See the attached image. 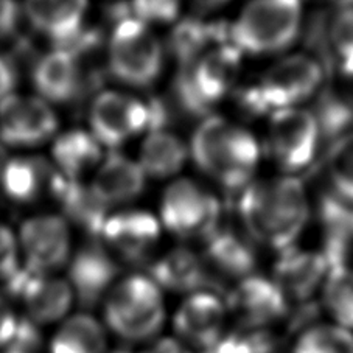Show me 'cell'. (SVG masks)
<instances>
[{
    "label": "cell",
    "instance_id": "obj_1",
    "mask_svg": "<svg viewBox=\"0 0 353 353\" xmlns=\"http://www.w3.org/2000/svg\"><path fill=\"white\" fill-rule=\"evenodd\" d=\"M240 216L248 234L274 251L293 248L310 216L305 187L291 174L252 181L240 192Z\"/></svg>",
    "mask_w": 353,
    "mask_h": 353
},
{
    "label": "cell",
    "instance_id": "obj_2",
    "mask_svg": "<svg viewBox=\"0 0 353 353\" xmlns=\"http://www.w3.org/2000/svg\"><path fill=\"white\" fill-rule=\"evenodd\" d=\"M188 153L207 178L230 192H243L251 184L261 156L257 139L246 128L220 115L201 121Z\"/></svg>",
    "mask_w": 353,
    "mask_h": 353
},
{
    "label": "cell",
    "instance_id": "obj_3",
    "mask_svg": "<svg viewBox=\"0 0 353 353\" xmlns=\"http://www.w3.org/2000/svg\"><path fill=\"white\" fill-rule=\"evenodd\" d=\"M301 23V0H249L229 27V39L241 54H274L293 44Z\"/></svg>",
    "mask_w": 353,
    "mask_h": 353
},
{
    "label": "cell",
    "instance_id": "obj_4",
    "mask_svg": "<svg viewBox=\"0 0 353 353\" xmlns=\"http://www.w3.org/2000/svg\"><path fill=\"white\" fill-rule=\"evenodd\" d=\"M106 325L126 341H147L165 321L162 290L150 276L134 274L114 283L105 297Z\"/></svg>",
    "mask_w": 353,
    "mask_h": 353
},
{
    "label": "cell",
    "instance_id": "obj_5",
    "mask_svg": "<svg viewBox=\"0 0 353 353\" xmlns=\"http://www.w3.org/2000/svg\"><path fill=\"white\" fill-rule=\"evenodd\" d=\"M324 72L313 57L294 53L276 61L246 92L248 106L254 112L272 114L299 108L318 92Z\"/></svg>",
    "mask_w": 353,
    "mask_h": 353
},
{
    "label": "cell",
    "instance_id": "obj_6",
    "mask_svg": "<svg viewBox=\"0 0 353 353\" xmlns=\"http://www.w3.org/2000/svg\"><path fill=\"white\" fill-rule=\"evenodd\" d=\"M243 54L232 42L207 48L181 64L179 97L194 112H205L234 89Z\"/></svg>",
    "mask_w": 353,
    "mask_h": 353
},
{
    "label": "cell",
    "instance_id": "obj_7",
    "mask_svg": "<svg viewBox=\"0 0 353 353\" xmlns=\"http://www.w3.org/2000/svg\"><path fill=\"white\" fill-rule=\"evenodd\" d=\"M163 47L150 26L131 14L115 23L108 41V70L134 88H147L159 78Z\"/></svg>",
    "mask_w": 353,
    "mask_h": 353
},
{
    "label": "cell",
    "instance_id": "obj_8",
    "mask_svg": "<svg viewBox=\"0 0 353 353\" xmlns=\"http://www.w3.org/2000/svg\"><path fill=\"white\" fill-rule=\"evenodd\" d=\"M159 108L137 97L103 90L90 106L89 123L101 147L117 148L143 131L161 128Z\"/></svg>",
    "mask_w": 353,
    "mask_h": 353
},
{
    "label": "cell",
    "instance_id": "obj_9",
    "mask_svg": "<svg viewBox=\"0 0 353 353\" xmlns=\"http://www.w3.org/2000/svg\"><path fill=\"white\" fill-rule=\"evenodd\" d=\"M319 137V119L308 109L288 108L270 115L268 148L283 174L294 176L312 163Z\"/></svg>",
    "mask_w": 353,
    "mask_h": 353
},
{
    "label": "cell",
    "instance_id": "obj_10",
    "mask_svg": "<svg viewBox=\"0 0 353 353\" xmlns=\"http://www.w3.org/2000/svg\"><path fill=\"white\" fill-rule=\"evenodd\" d=\"M220 204L210 192L192 179H174L161 201V224L181 239H207L216 230Z\"/></svg>",
    "mask_w": 353,
    "mask_h": 353
},
{
    "label": "cell",
    "instance_id": "obj_11",
    "mask_svg": "<svg viewBox=\"0 0 353 353\" xmlns=\"http://www.w3.org/2000/svg\"><path fill=\"white\" fill-rule=\"evenodd\" d=\"M8 290L22 301L28 321L34 325L63 322L74 303V291L67 280L36 274L21 266L8 280Z\"/></svg>",
    "mask_w": 353,
    "mask_h": 353
},
{
    "label": "cell",
    "instance_id": "obj_12",
    "mask_svg": "<svg viewBox=\"0 0 353 353\" xmlns=\"http://www.w3.org/2000/svg\"><path fill=\"white\" fill-rule=\"evenodd\" d=\"M58 130V119L47 101L11 94L0 103V142L11 147H34Z\"/></svg>",
    "mask_w": 353,
    "mask_h": 353
},
{
    "label": "cell",
    "instance_id": "obj_13",
    "mask_svg": "<svg viewBox=\"0 0 353 353\" xmlns=\"http://www.w3.org/2000/svg\"><path fill=\"white\" fill-rule=\"evenodd\" d=\"M21 245L27 270L50 276L52 271L59 270L69 260V228L57 215L30 218L21 228Z\"/></svg>",
    "mask_w": 353,
    "mask_h": 353
},
{
    "label": "cell",
    "instance_id": "obj_14",
    "mask_svg": "<svg viewBox=\"0 0 353 353\" xmlns=\"http://www.w3.org/2000/svg\"><path fill=\"white\" fill-rule=\"evenodd\" d=\"M228 308L241 328L255 330L282 319L288 313V301L274 280L251 274L230 290Z\"/></svg>",
    "mask_w": 353,
    "mask_h": 353
},
{
    "label": "cell",
    "instance_id": "obj_15",
    "mask_svg": "<svg viewBox=\"0 0 353 353\" xmlns=\"http://www.w3.org/2000/svg\"><path fill=\"white\" fill-rule=\"evenodd\" d=\"M162 224L145 210H123L111 215L101 230V240L128 261H142L154 252Z\"/></svg>",
    "mask_w": 353,
    "mask_h": 353
},
{
    "label": "cell",
    "instance_id": "obj_16",
    "mask_svg": "<svg viewBox=\"0 0 353 353\" xmlns=\"http://www.w3.org/2000/svg\"><path fill=\"white\" fill-rule=\"evenodd\" d=\"M226 305L212 291L193 293L182 302L174 314L173 325L181 339L201 352L223 338Z\"/></svg>",
    "mask_w": 353,
    "mask_h": 353
},
{
    "label": "cell",
    "instance_id": "obj_17",
    "mask_svg": "<svg viewBox=\"0 0 353 353\" xmlns=\"http://www.w3.org/2000/svg\"><path fill=\"white\" fill-rule=\"evenodd\" d=\"M117 277V265L100 241H89L72 260L69 283L81 305L94 307L106 297Z\"/></svg>",
    "mask_w": 353,
    "mask_h": 353
},
{
    "label": "cell",
    "instance_id": "obj_18",
    "mask_svg": "<svg viewBox=\"0 0 353 353\" xmlns=\"http://www.w3.org/2000/svg\"><path fill=\"white\" fill-rule=\"evenodd\" d=\"M279 254L280 257L274 266V282L287 301H308L316 290L324 285L328 272L325 254L305 251L296 246Z\"/></svg>",
    "mask_w": 353,
    "mask_h": 353
},
{
    "label": "cell",
    "instance_id": "obj_19",
    "mask_svg": "<svg viewBox=\"0 0 353 353\" xmlns=\"http://www.w3.org/2000/svg\"><path fill=\"white\" fill-rule=\"evenodd\" d=\"M33 83L44 101L53 103L78 100V97L86 90V81L78 59L61 48H54L36 63Z\"/></svg>",
    "mask_w": 353,
    "mask_h": 353
},
{
    "label": "cell",
    "instance_id": "obj_20",
    "mask_svg": "<svg viewBox=\"0 0 353 353\" xmlns=\"http://www.w3.org/2000/svg\"><path fill=\"white\" fill-rule=\"evenodd\" d=\"M147 174L137 161L112 151L101 161L92 182V190L109 209L126 204L143 192Z\"/></svg>",
    "mask_w": 353,
    "mask_h": 353
},
{
    "label": "cell",
    "instance_id": "obj_21",
    "mask_svg": "<svg viewBox=\"0 0 353 353\" xmlns=\"http://www.w3.org/2000/svg\"><path fill=\"white\" fill-rule=\"evenodd\" d=\"M151 279L161 288L176 293H199L210 291L216 285L212 282L210 270L203 257L185 248H178L163 255L153 265Z\"/></svg>",
    "mask_w": 353,
    "mask_h": 353
},
{
    "label": "cell",
    "instance_id": "obj_22",
    "mask_svg": "<svg viewBox=\"0 0 353 353\" xmlns=\"http://www.w3.org/2000/svg\"><path fill=\"white\" fill-rule=\"evenodd\" d=\"M88 0H27L26 13L32 26L61 46L81 32Z\"/></svg>",
    "mask_w": 353,
    "mask_h": 353
},
{
    "label": "cell",
    "instance_id": "obj_23",
    "mask_svg": "<svg viewBox=\"0 0 353 353\" xmlns=\"http://www.w3.org/2000/svg\"><path fill=\"white\" fill-rule=\"evenodd\" d=\"M50 190L63 205L67 218L92 236L101 235L103 226L109 218V207L97 196L92 187L84 185L80 181L64 178L61 173H54Z\"/></svg>",
    "mask_w": 353,
    "mask_h": 353
},
{
    "label": "cell",
    "instance_id": "obj_24",
    "mask_svg": "<svg viewBox=\"0 0 353 353\" xmlns=\"http://www.w3.org/2000/svg\"><path fill=\"white\" fill-rule=\"evenodd\" d=\"M188 154L182 139L161 126L148 131L137 162L147 178L165 179L181 172Z\"/></svg>",
    "mask_w": 353,
    "mask_h": 353
},
{
    "label": "cell",
    "instance_id": "obj_25",
    "mask_svg": "<svg viewBox=\"0 0 353 353\" xmlns=\"http://www.w3.org/2000/svg\"><path fill=\"white\" fill-rule=\"evenodd\" d=\"M54 170L38 157H16L5 162L0 170V184L3 192L16 203H30L41 194L46 185L50 187Z\"/></svg>",
    "mask_w": 353,
    "mask_h": 353
},
{
    "label": "cell",
    "instance_id": "obj_26",
    "mask_svg": "<svg viewBox=\"0 0 353 353\" xmlns=\"http://www.w3.org/2000/svg\"><path fill=\"white\" fill-rule=\"evenodd\" d=\"M53 161L64 178L80 181L103 161V147L92 132L83 130L67 131L53 145Z\"/></svg>",
    "mask_w": 353,
    "mask_h": 353
},
{
    "label": "cell",
    "instance_id": "obj_27",
    "mask_svg": "<svg viewBox=\"0 0 353 353\" xmlns=\"http://www.w3.org/2000/svg\"><path fill=\"white\" fill-rule=\"evenodd\" d=\"M106 328L86 313L67 316L50 341V353H106Z\"/></svg>",
    "mask_w": 353,
    "mask_h": 353
},
{
    "label": "cell",
    "instance_id": "obj_28",
    "mask_svg": "<svg viewBox=\"0 0 353 353\" xmlns=\"http://www.w3.org/2000/svg\"><path fill=\"white\" fill-rule=\"evenodd\" d=\"M203 255L209 270L212 268L229 277H240V280L251 276L254 255L246 243L234 234L214 230L207 236V249Z\"/></svg>",
    "mask_w": 353,
    "mask_h": 353
},
{
    "label": "cell",
    "instance_id": "obj_29",
    "mask_svg": "<svg viewBox=\"0 0 353 353\" xmlns=\"http://www.w3.org/2000/svg\"><path fill=\"white\" fill-rule=\"evenodd\" d=\"M324 305L336 325L353 328V266L330 265L322 285Z\"/></svg>",
    "mask_w": 353,
    "mask_h": 353
},
{
    "label": "cell",
    "instance_id": "obj_30",
    "mask_svg": "<svg viewBox=\"0 0 353 353\" xmlns=\"http://www.w3.org/2000/svg\"><path fill=\"white\" fill-rule=\"evenodd\" d=\"M327 173L338 198L353 207V130L341 134L332 145L327 159Z\"/></svg>",
    "mask_w": 353,
    "mask_h": 353
},
{
    "label": "cell",
    "instance_id": "obj_31",
    "mask_svg": "<svg viewBox=\"0 0 353 353\" xmlns=\"http://www.w3.org/2000/svg\"><path fill=\"white\" fill-rule=\"evenodd\" d=\"M293 353H353V334L339 325H316L301 334Z\"/></svg>",
    "mask_w": 353,
    "mask_h": 353
},
{
    "label": "cell",
    "instance_id": "obj_32",
    "mask_svg": "<svg viewBox=\"0 0 353 353\" xmlns=\"http://www.w3.org/2000/svg\"><path fill=\"white\" fill-rule=\"evenodd\" d=\"M328 42L341 75L353 72V5L341 8L328 27Z\"/></svg>",
    "mask_w": 353,
    "mask_h": 353
},
{
    "label": "cell",
    "instance_id": "obj_33",
    "mask_svg": "<svg viewBox=\"0 0 353 353\" xmlns=\"http://www.w3.org/2000/svg\"><path fill=\"white\" fill-rule=\"evenodd\" d=\"M182 0H132L131 16L147 26L170 23L179 17Z\"/></svg>",
    "mask_w": 353,
    "mask_h": 353
},
{
    "label": "cell",
    "instance_id": "obj_34",
    "mask_svg": "<svg viewBox=\"0 0 353 353\" xmlns=\"http://www.w3.org/2000/svg\"><path fill=\"white\" fill-rule=\"evenodd\" d=\"M236 353H280L279 341L265 328L235 332Z\"/></svg>",
    "mask_w": 353,
    "mask_h": 353
},
{
    "label": "cell",
    "instance_id": "obj_35",
    "mask_svg": "<svg viewBox=\"0 0 353 353\" xmlns=\"http://www.w3.org/2000/svg\"><path fill=\"white\" fill-rule=\"evenodd\" d=\"M17 243L13 232L0 224V279L8 280L19 270Z\"/></svg>",
    "mask_w": 353,
    "mask_h": 353
},
{
    "label": "cell",
    "instance_id": "obj_36",
    "mask_svg": "<svg viewBox=\"0 0 353 353\" xmlns=\"http://www.w3.org/2000/svg\"><path fill=\"white\" fill-rule=\"evenodd\" d=\"M19 324L21 321L17 319L14 310L0 296V349L14 343Z\"/></svg>",
    "mask_w": 353,
    "mask_h": 353
},
{
    "label": "cell",
    "instance_id": "obj_37",
    "mask_svg": "<svg viewBox=\"0 0 353 353\" xmlns=\"http://www.w3.org/2000/svg\"><path fill=\"white\" fill-rule=\"evenodd\" d=\"M19 10L14 0H0V39L8 38L14 33Z\"/></svg>",
    "mask_w": 353,
    "mask_h": 353
},
{
    "label": "cell",
    "instance_id": "obj_38",
    "mask_svg": "<svg viewBox=\"0 0 353 353\" xmlns=\"http://www.w3.org/2000/svg\"><path fill=\"white\" fill-rule=\"evenodd\" d=\"M16 83L14 67L7 58L0 57V103L8 99Z\"/></svg>",
    "mask_w": 353,
    "mask_h": 353
},
{
    "label": "cell",
    "instance_id": "obj_39",
    "mask_svg": "<svg viewBox=\"0 0 353 353\" xmlns=\"http://www.w3.org/2000/svg\"><path fill=\"white\" fill-rule=\"evenodd\" d=\"M142 353H192L187 347L179 343V341L172 339V338H163L156 341L153 345H150L147 350Z\"/></svg>",
    "mask_w": 353,
    "mask_h": 353
},
{
    "label": "cell",
    "instance_id": "obj_40",
    "mask_svg": "<svg viewBox=\"0 0 353 353\" xmlns=\"http://www.w3.org/2000/svg\"><path fill=\"white\" fill-rule=\"evenodd\" d=\"M192 2L196 5L199 10L212 11V10L221 8L223 5H226L229 2V0H192Z\"/></svg>",
    "mask_w": 353,
    "mask_h": 353
},
{
    "label": "cell",
    "instance_id": "obj_41",
    "mask_svg": "<svg viewBox=\"0 0 353 353\" xmlns=\"http://www.w3.org/2000/svg\"><path fill=\"white\" fill-rule=\"evenodd\" d=\"M8 159H7V154H5V150H3V143L0 142V170L3 168V165H5V162H7Z\"/></svg>",
    "mask_w": 353,
    "mask_h": 353
},
{
    "label": "cell",
    "instance_id": "obj_42",
    "mask_svg": "<svg viewBox=\"0 0 353 353\" xmlns=\"http://www.w3.org/2000/svg\"><path fill=\"white\" fill-rule=\"evenodd\" d=\"M5 353H32V352L26 350V349H21V347H16V345H10V349Z\"/></svg>",
    "mask_w": 353,
    "mask_h": 353
},
{
    "label": "cell",
    "instance_id": "obj_43",
    "mask_svg": "<svg viewBox=\"0 0 353 353\" xmlns=\"http://www.w3.org/2000/svg\"><path fill=\"white\" fill-rule=\"evenodd\" d=\"M345 2H347V3H349V5H350V3H353V0H345Z\"/></svg>",
    "mask_w": 353,
    "mask_h": 353
},
{
    "label": "cell",
    "instance_id": "obj_44",
    "mask_svg": "<svg viewBox=\"0 0 353 353\" xmlns=\"http://www.w3.org/2000/svg\"><path fill=\"white\" fill-rule=\"evenodd\" d=\"M115 353H130V352H115Z\"/></svg>",
    "mask_w": 353,
    "mask_h": 353
}]
</instances>
